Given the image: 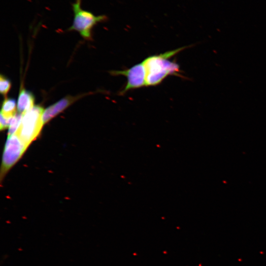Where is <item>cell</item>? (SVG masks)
<instances>
[{
	"instance_id": "cell-4",
	"label": "cell",
	"mask_w": 266,
	"mask_h": 266,
	"mask_svg": "<svg viewBox=\"0 0 266 266\" xmlns=\"http://www.w3.org/2000/svg\"><path fill=\"white\" fill-rule=\"evenodd\" d=\"M26 148L25 144L16 133L8 136L2 158L3 171L7 170L17 162Z\"/></svg>"
},
{
	"instance_id": "cell-11",
	"label": "cell",
	"mask_w": 266,
	"mask_h": 266,
	"mask_svg": "<svg viewBox=\"0 0 266 266\" xmlns=\"http://www.w3.org/2000/svg\"><path fill=\"white\" fill-rule=\"evenodd\" d=\"M12 117H8L0 113V129L1 130L9 127L11 118Z\"/></svg>"
},
{
	"instance_id": "cell-6",
	"label": "cell",
	"mask_w": 266,
	"mask_h": 266,
	"mask_svg": "<svg viewBox=\"0 0 266 266\" xmlns=\"http://www.w3.org/2000/svg\"><path fill=\"white\" fill-rule=\"evenodd\" d=\"M82 96H66L44 110L43 114L44 124L47 123L57 114L64 110Z\"/></svg>"
},
{
	"instance_id": "cell-3",
	"label": "cell",
	"mask_w": 266,
	"mask_h": 266,
	"mask_svg": "<svg viewBox=\"0 0 266 266\" xmlns=\"http://www.w3.org/2000/svg\"><path fill=\"white\" fill-rule=\"evenodd\" d=\"M44 110L39 105H34L22 114L20 126L15 133L27 148L38 135L43 124Z\"/></svg>"
},
{
	"instance_id": "cell-5",
	"label": "cell",
	"mask_w": 266,
	"mask_h": 266,
	"mask_svg": "<svg viewBox=\"0 0 266 266\" xmlns=\"http://www.w3.org/2000/svg\"><path fill=\"white\" fill-rule=\"evenodd\" d=\"M111 74L113 75H121L127 78V84L120 92L121 95L129 90L145 86V74L142 62L127 69L112 71Z\"/></svg>"
},
{
	"instance_id": "cell-9",
	"label": "cell",
	"mask_w": 266,
	"mask_h": 266,
	"mask_svg": "<svg viewBox=\"0 0 266 266\" xmlns=\"http://www.w3.org/2000/svg\"><path fill=\"white\" fill-rule=\"evenodd\" d=\"M22 117V114L16 113L12 118L9 126L8 136L14 134L18 130Z\"/></svg>"
},
{
	"instance_id": "cell-10",
	"label": "cell",
	"mask_w": 266,
	"mask_h": 266,
	"mask_svg": "<svg viewBox=\"0 0 266 266\" xmlns=\"http://www.w3.org/2000/svg\"><path fill=\"white\" fill-rule=\"evenodd\" d=\"M11 82L7 78L2 76H0V91L4 95L7 94L11 88Z\"/></svg>"
},
{
	"instance_id": "cell-2",
	"label": "cell",
	"mask_w": 266,
	"mask_h": 266,
	"mask_svg": "<svg viewBox=\"0 0 266 266\" xmlns=\"http://www.w3.org/2000/svg\"><path fill=\"white\" fill-rule=\"evenodd\" d=\"M73 19L68 31L78 32L82 37L91 40L92 30L99 23L105 21L107 17L105 15H95L92 12L81 7V0H75L72 3Z\"/></svg>"
},
{
	"instance_id": "cell-8",
	"label": "cell",
	"mask_w": 266,
	"mask_h": 266,
	"mask_svg": "<svg viewBox=\"0 0 266 266\" xmlns=\"http://www.w3.org/2000/svg\"><path fill=\"white\" fill-rule=\"evenodd\" d=\"M16 101L13 99H5L2 104L0 113L8 117H12L16 114Z\"/></svg>"
},
{
	"instance_id": "cell-7",
	"label": "cell",
	"mask_w": 266,
	"mask_h": 266,
	"mask_svg": "<svg viewBox=\"0 0 266 266\" xmlns=\"http://www.w3.org/2000/svg\"><path fill=\"white\" fill-rule=\"evenodd\" d=\"M34 97L30 92L25 89L20 90L17 102V110L23 114L33 107Z\"/></svg>"
},
{
	"instance_id": "cell-1",
	"label": "cell",
	"mask_w": 266,
	"mask_h": 266,
	"mask_svg": "<svg viewBox=\"0 0 266 266\" xmlns=\"http://www.w3.org/2000/svg\"><path fill=\"white\" fill-rule=\"evenodd\" d=\"M186 48L151 56L143 60L142 63L145 74V86L157 85L168 75L182 76L178 64L169 59Z\"/></svg>"
}]
</instances>
